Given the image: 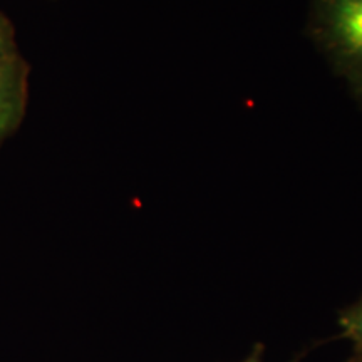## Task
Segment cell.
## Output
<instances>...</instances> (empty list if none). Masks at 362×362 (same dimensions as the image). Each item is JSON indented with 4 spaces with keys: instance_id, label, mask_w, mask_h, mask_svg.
I'll return each instance as SVG.
<instances>
[{
    "instance_id": "6da1fadb",
    "label": "cell",
    "mask_w": 362,
    "mask_h": 362,
    "mask_svg": "<svg viewBox=\"0 0 362 362\" xmlns=\"http://www.w3.org/2000/svg\"><path fill=\"white\" fill-rule=\"evenodd\" d=\"M312 35L362 99V0H312Z\"/></svg>"
},
{
    "instance_id": "7a4b0ae2",
    "label": "cell",
    "mask_w": 362,
    "mask_h": 362,
    "mask_svg": "<svg viewBox=\"0 0 362 362\" xmlns=\"http://www.w3.org/2000/svg\"><path fill=\"white\" fill-rule=\"evenodd\" d=\"M29 101V64L19 52L0 61V144L21 128Z\"/></svg>"
},
{
    "instance_id": "3957f363",
    "label": "cell",
    "mask_w": 362,
    "mask_h": 362,
    "mask_svg": "<svg viewBox=\"0 0 362 362\" xmlns=\"http://www.w3.org/2000/svg\"><path fill=\"white\" fill-rule=\"evenodd\" d=\"M344 336L351 339L356 346V354H362V300L356 302L339 317Z\"/></svg>"
},
{
    "instance_id": "277c9868",
    "label": "cell",
    "mask_w": 362,
    "mask_h": 362,
    "mask_svg": "<svg viewBox=\"0 0 362 362\" xmlns=\"http://www.w3.org/2000/svg\"><path fill=\"white\" fill-rule=\"evenodd\" d=\"M17 42H16V30L11 21L0 12V61L6 57H11L17 54Z\"/></svg>"
},
{
    "instance_id": "5b68a950",
    "label": "cell",
    "mask_w": 362,
    "mask_h": 362,
    "mask_svg": "<svg viewBox=\"0 0 362 362\" xmlns=\"http://www.w3.org/2000/svg\"><path fill=\"white\" fill-rule=\"evenodd\" d=\"M351 362H362V354H356L354 359H351Z\"/></svg>"
},
{
    "instance_id": "8992f818",
    "label": "cell",
    "mask_w": 362,
    "mask_h": 362,
    "mask_svg": "<svg viewBox=\"0 0 362 362\" xmlns=\"http://www.w3.org/2000/svg\"><path fill=\"white\" fill-rule=\"evenodd\" d=\"M245 362H260L259 359H255V357H253V359H248V361H245Z\"/></svg>"
}]
</instances>
